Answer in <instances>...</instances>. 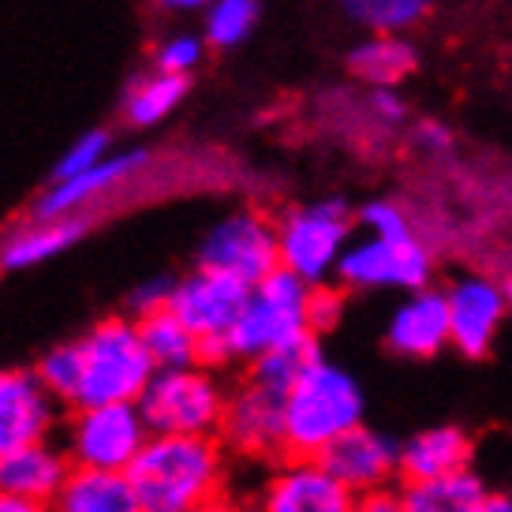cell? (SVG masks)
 I'll list each match as a JSON object with an SVG mask.
<instances>
[{
  "mask_svg": "<svg viewBox=\"0 0 512 512\" xmlns=\"http://www.w3.org/2000/svg\"><path fill=\"white\" fill-rule=\"evenodd\" d=\"M389 348L397 356L427 359L449 344V299L441 292H415L404 307H397L389 333Z\"/></svg>",
  "mask_w": 512,
  "mask_h": 512,
  "instance_id": "ac0fdd59",
  "label": "cell"
},
{
  "mask_svg": "<svg viewBox=\"0 0 512 512\" xmlns=\"http://www.w3.org/2000/svg\"><path fill=\"white\" fill-rule=\"evenodd\" d=\"M228 389L214 370L199 367L157 370L154 382L139 397L150 434H176V438H217L225 419Z\"/></svg>",
  "mask_w": 512,
  "mask_h": 512,
  "instance_id": "5b68a950",
  "label": "cell"
},
{
  "mask_svg": "<svg viewBox=\"0 0 512 512\" xmlns=\"http://www.w3.org/2000/svg\"><path fill=\"white\" fill-rule=\"evenodd\" d=\"M199 60H202V42L195 34H172L169 42H161L154 53L157 72L180 75V79H187V72H195Z\"/></svg>",
  "mask_w": 512,
  "mask_h": 512,
  "instance_id": "f546056e",
  "label": "cell"
},
{
  "mask_svg": "<svg viewBox=\"0 0 512 512\" xmlns=\"http://www.w3.org/2000/svg\"><path fill=\"white\" fill-rule=\"evenodd\" d=\"M34 370L53 400L72 412L94 404H139L157 374L135 318H101L79 341L53 344Z\"/></svg>",
  "mask_w": 512,
  "mask_h": 512,
  "instance_id": "6da1fadb",
  "label": "cell"
},
{
  "mask_svg": "<svg viewBox=\"0 0 512 512\" xmlns=\"http://www.w3.org/2000/svg\"><path fill=\"white\" fill-rule=\"evenodd\" d=\"M415 143L419 146H427V150H434V154H445L449 146H453V139H449V131L441 128V124H419L415 128Z\"/></svg>",
  "mask_w": 512,
  "mask_h": 512,
  "instance_id": "e575fe53",
  "label": "cell"
},
{
  "mask_svg": "<svg viewBox=\"0 0 512 512\" xmlns=\"http://www.w3.org/2000/svg\"><path fill=\"white\" fill-rule=\"evenodd\" d=\"M344 285L356 288H419L430 277V258L419 240H378L370 236L352 243L337 266Z\"/></svg>",
  "mask_w": 512,
  "mask_h": 512,
  "instance_id": "4fadbf2b",
  "label": "cell"
},
{
  "mask_svg": "<svg viewBox=\"0 0 512 512\" xmlns=\"http://www.w3.org/2000/svg\"><path fill=\"white\" fill-rule=\"evenodd\" d=\"M109 157V135L105 131H86L83 139H75L64 157L57 161V169H53V184L57 180H72V176H83V172L98 169L101 161Z\"/></svg>",
  "mask_w": 512,
  "mask_h": 512,
  "instance_id": "f1b7e54d",
  "label": "cell"
},
{
  "mask_svg": "<svg viewBox=\"0 0 512 512\" xmlns=\"http://www.w3.org/2000/svg\"><path fill=\"white\" fill-rule=\"evenodd\" d=\"M479 512H512V501L501 494H486V501L479 505Z\"/></svg>",
  "mask_w": 512,
  "mask_h": 512,
  "instance_id": "f35d334b",
  "label": "cell"
},
{
  "mask_svg": "<svg viewBox=\"0 0 512 512\" xmlns=\"http://www.w3.org/2000/svg\"><path fill=\"white\" fill-rule=\"evenodd\" d=\"M49 512H143L128 475L75 468Z\"/></svg>",
  "mask_w": 512,
  "mask_h": 512,
  "instance_id": "44dd1931",
  "label": "cell"
},
{
  "mask_svg": "<svg viewBox=\"0 0 512 512\" xmlns=\"http://www.w3.org/2000/svg\"><path fill=\"white\" fill-rule=\"evenodd\" d=\"M199 270L236 277L247 288L281 270V243L277 228L255 210H240L217 221L199 243Z\"/></svg>",
  "mask_w": 512,
  "mask_h": 512,
  "instance_id": "ba28073f",
  "label": "cell"
},
{
  "mask_svg": "<svg viewBox=\"0 0 512 512\" xmlns=\"http://www.w3.org/2000/svg\"><path fill=\"white\" fill-rule=\"evenodd\" d=\"M90 217H57V221H38L30 217L27 225H15L0 236V270H30L42 266L60 251H68L86 236Z\"/></svg>",
  "mask_w": 512,
  "mask_h": 512,
  "instance_id": "d6986e66",
  "label": "cell"
},
{
  "mask_svg": "<svg viewBox=\"0 0 512 512\" xmlns=\"http://www.w3.org/2000/svg\"><path fill=\"white\" fill-rule=\"evenodd\" d=\"M337 307H341V299L333 296V292H322V288H314V299H311V329L333 326V318H337Z\"/></svg>",
  "mask_w": 512,
  "mask_h": 512,
  "instance_id": "836d02e7",
  "label": "cell"
},
{
  "mask_svg": "<svg viewBox=\"0 0 512 512\" xmlns=\"http://www.w3.org/2000/svg\"><path fill=\"white\" fill-rule=\"evenodd\" d=\"M352 512H408V509H404V494H393V490H370V494H359L356 509Z\"/></svg>",
  "mask_w": 512,
  "mask_h": 512,
  "instance_id": "d6a6232c",
  "label": "cell"
},
{
  "mask_svg": "<svg viewBox=\"0 0 512 512\" xmlns=\"http://www.w3.org/2000/svg\"><path fill=\"white\" fill-rule=\"evenodd\" d=\"M146 165V150H131V154H109L98 169L72 176V180H57L49 184L34 202V214L38 221H57V217H83V210L90 202L105 199L109 191L131 180L135 172Z\"/></svg>",
  "mask_w": 512,
  "mask_h": 512,
  "instance_id": "9a60e30c",
  "label": "cell"
},
{
  "mask_svg": "<svg viewBox=\"0 0 512 512\" xmlns=\"http://www.w3.org/2000/svg\"><path fill=\"white\" fill-rule=\"evenodd\" d=\"M172 288H176V277H146L143 285L131 288L128 307H131V314H135V322H139V318H146V314L169 311Z\"/></svg>",
  "mask_w": 512,
  "mask_h": 512,
  "instance_id": "4dcf8cb0",
  "label": "cell"
},
{
  "mask_svg": "<svg viewBox=\"0 0 512 512\" xmlns=\"http://www.w3.org/2000/svg\"><path fill=\"white\" fill-rule=\"evenodd\" d=\"M221 445L243 456L285 453V393L247 382L228 393L225 419H221Z\"/></svg>",
  "mask_w": 512,
  "mask_h": 512,
  "instance_id": "8fae6325",
  "label": "cell"
},
{
  "mask_svg": "<svg viewBox=\"0 0 512 512\" xmlns=\"http://www.w3.org/2000/svg\"><path fill=\"white\" fill-rule=\"evenodd\" d=\"M370 109L382 116V120H393V124L404 116V105H400V98H397V94H389V90H378V94L370 98Z\"/></svg>",
  "mask_w": 512,
  "mask_h": 512,
  "instance_id": "d590c367",
  "label": "cell"
},
{
  "mask_svg": "<svg viewBox=\"0 0 512 512\" xmlns=\"http://www.w3.org/2000/svg\"><path fill=\"white\" fill-rule=\"evenodd\" d=\"M348 64H352V72H356L359 79L389 86V83H397V79H404V75L412 72L415 53H412V45L393 42V38H378V42L359 45Z\"/></svg>",
  "mask_w": 512,
  "mask_h": 512,
  "instance_id": "484cf974",
  "label": "cell"
},
{
  "mask_svg": "<svg viewBox=\"0 0 512 512\" xmlns=\"http://www.w3.org/2000/svg\"><path fill=\"white\" fill-rule=\"evenodd\" d=\"M139 333H143L146 352H150L157 370H180V367H199L202 363L199 337L172 311H157L139 318Z\"/></svg>",
  "mask_w": 512,
  "mask_h": 512,
  "instance_id": "7402d4cb",
  "label": "cell"
},
{
  "mask_svg": "<svg viewBox=\"0 0 512 512\" xmlns=\"http://www.w3.org/2000/svg\"><path fill=\"white\" fill-rule=\"evenodd\" d=\"M72 460L57 441H38L19 453L0 460V490H8L15 498H27L34 505H53L72 475Z\"/></svg>",
  "mask_w": 512,
  "mask_h": 512,
  "instance_id": "e0dca14e",
  "label": "cell"
},
{
  "mask_svg": "<svg viewBox=\"0 0 512 512\" xmlns=\"http://www.w3.org/2000/svg\"><path fill=\"white\" fill-rule=\"evenodd\" d=\"M348 240V210L344 202H314L288 214L277 228L281 243V270L296 273L299 281L318 288L341 266Z\"/></svg>",
  "mask_w": 512,
  "mask_h": 512,
  "instance_id": "9c48e42d",
  "label": "cell"
},
{
  "mask_svg": "<svg viewBox=\"0 0 512 512\" xmlns=\"http://www.w3.org/2000/svg\"><path fill=\"white\" fill-rule=\"evenodd\" d=\"M172 12H195V8H214L217 0H161Z\"/></svg>",
  "mask_w": 512,
  "mask_h": 512,
  "instance_id": "74e56055",
  "label": "cell"
},
{
  "mask_svg": "<svg viewBox=\"0 0 512 512\" xmlns=\"http://www.w3.org/2000/svg\"><path fill=\"white\" fill-rule=\"evenodd\" d=\"M445 299H449V341L471 359L486 356L505 314V292L483 277H464L449 288Z\"/></svg>",
  "mask_w": 512,
  "mask_h": 512,
  "instance_id": "2e32d148",
  "label": "cell"
},
{
  "mask_svg": "<svg viewBox=\"0 0 512 512\" xmlns=\"http://www.w3.org/2000/svg\"><path fill=\"white\" fill-rule=\"evenodd\" d=\"M184 94H187V79L154 72V75H146V79H139V83L128 90L124 113H128V120L135 128H150V124H161V120L184 101Z\"/></svg>",
  "mask_w": 512,
  "mask_h": 512,
  "instance_id": "cb8c5ba5",
  "label": "cell"
},
{
  "mask_svg": "<svg viewBox=\"0 0 512 512\" xmlns=\"http://www.w3.org/2000/svg\"><path fill=\"white\" fill-rule=\"evenodd\" d=\"M311 299L314 288L288 270H277L266 281H258L251 288L247 303H243L232 333H228L225 363H232V359L255 363L258 356H266L273 348H285V344H296L303 337H314Z\"/></svg>",
  "mask_w": 512,
  "mask_h": 512,
  "instance_id": "277c9868",
  "label": "cell"
},
{
  "mask_svg": "<svg viewBox=\"0 0 512 512\" xmlns=\"http://www.w3.org/2000/svg\"><path fill=\"white\" fill-rule=\"evenodd\" d=\"M258 19V4L255 0H217L214 8L206 12V42L210 45H228L243 42Z\"/></svg>",
  "mask_w": 512,
  "mask_h": 512,
  "instance_id": "4316f807",
  "label": "cell"
},
{
  "mask_svg": "<svg viewBox=\"0 0 512 512\" xmlns=\"http://www.w3.org/2000/svg\"><path fill=\"white\" fill-rule=\"evenodd\" d=\"M191 512H240L232 501L221 494V498H214V501H206V505H199V509H191Z\"/></svg>",
  "mask_w": 512,
  "mask_h": 512,
  "instance_id": "ab89813d",
  "label": "cell"
},
{
  "mask_svg": "<svg viewBox=\"0 0 512 512\" xmlns=\"http://www.w3.org/2000/svg\"><path fill=\"white\" fill-rule=\"evenodd\" d=\"M505 299H509V303H512V281H509V292H505Z\"/></svg>",
  "mask_w": 512,
  "mask_h": 512,
  "instance_id": "60d3db41",
  "label": "cell"
},
{
  "mask_svg": "<svg viewBox=\"0 0 512 512\" xmlns=\"http://www.w3.org/2000/svg\"><path fill=\"white\" fill-rule=\"evenodd\" d=\"M483 501L486 490L471 471L404 486V509L408 512H479Z\"/></svg>",
  "mask_w": 512,
  "mask_h": 512,
  "instance_id": "603a6c76",
  "label": "cell"
},
{
  "mask_svg": "<svg viewBox=\"0 0 512 512\" xmlns=\"http://www.w3.org/2000/svg\"><path fill=\"white\" fill-rule=\"evenodd\" d=\"M344 12L378 30H400L430 8V0H341Z\"/></svg>",
  "mask_w": 512,
  "mask_h": 512,
  "instance_id": "83f0119b",
  "label": "cell"
},
{
  "mask_svg": "<svg viewBox=\"0 0 512 512\" xmlns=\"http://www.w3.org/2000/svg\"><path fill=\"white\" fill-rule=\"evenodd\" d=\"M143 512H191L225 490L221 438L154 434L128 471Z\"/></svg>",
  "mask_w": 512,
  "mask_h": 512,
  "instance_id": "7a4b0ae2",
  "label": "cell"
},
{
  "mask_svg": "<svg viewBox=\"0 0 512 512\" xmlns=\"http://www.w3.org/2000/svg\"><path fill=\"white\" fill-rule=\"evenodd\" d=\"M356 427H363V389L348 370L318 356L285 397V453L318 460Z\"/></svg>",
  "mask_w": 512,
  "mask_h": 512,
  "instance_id": "3957f363",
  "label": "cell"
},
{
  "mask_svg": "<svg viewBox=\"0 0 512 512\" xmlns=\"http://www.w3.org/2000/svg\"><path fill=\"white\" fill-rule=\"evenodd\" d=\"M154 438L139 404H94L75 408L64 423V453L72 468L128 475L146 441Z\"/></svg>",
  "mask_w": 512,
  "mask_h": 512,
  "instance_id": "8992f818",
  "label": "cell"
},
{
  "mask_svg": "<svg viewBox=\"0 0 512 512\" xmlns=\"http://www.w3.org/2000/svg\"><path fill=\"white\" fill-rule=\"evenodd\" d=\"M0 512H49L45 505H34L27 498H15L8 490H0Z\"/></svg>",
  "mask_w": 512,
  "mask_h": 512,
  "instance_id": "8d00e7d4",
  "label": "cell"
},
{
  "mask_svg": "<svg viewBox=\"0 0 512 512\" xmlns=\"http://www.w3.org/2000/svg\"><path fill=\"white\" fill-rule=\"evenodd\" d=\"M471 441L464 430L434 427L423 430L400 445V475L408 483H430V479H449L468 471Z\"/></svg>",
  "mask_w": 512,
  "mask_h": 512,
  "instance_id": "ffe728a7",
  "label": "cell"
},
{
  "mask_svg": "<svg viewBox=\"0 0 512 512\" xmlns=\"http://www.w3.org/2000/svg\"><path fill=\"white\" fill-rule=\"evenodd\" d=\"M60 404L42 385L38 370L0 367V460L27 445L49 441Z\"/></svg>",
  "mask_w": 512,
  "mask_h": 512,
  "instance_id": "30bf717a",
  "label": "cell"
},
{
  "mask_svg": "<svg viewBox=\"0 0 512 512\" xmlns=\"http://www.w3.org/2000/svg\"><path fill=\"white\" fill-rule=\"evenodd\" d=\"M247 296H251V288L243 281L214 270H191L187 277L176 281L169 311L199 337L206 367L225 363V341L236 326V318H240Z\"/></svg>",
  "mask_w": 512,
  "mask_h": 512,
  "instance_id": "52a82bcc",
  "label": "cell"
},
{
  "mask_svg": "<svg viewBox=\"0 0 512 512\" xmlns=\"http://www.w3.org/2000/svg\"><path fill=\"white\" fill-rule=\"evenodd\" d=\"M322 468L348 486L352 494H370V490H385V483L400 471V445L378 434L370 427H356L341 434L329 445L326 453L318 456Z\"/></svg>",
  "mask_w": 512,
  "mask_h": 512,
  "instance_id": "5bb4252c",
  "label": "cell"
},
{
  "mask_svg": "<svg viewBox=\"0 0 512 512\" xmlns=\"http://www.w3.org/2000/svg\"><path fill=\"white\" fill-rule=\"evenodd\" d=\"M356 494L341 486L322 460L288 456L281 468L270 471L258 494V512H352Z\"/></svg>",
  "mask_w": 512,
  "mask_h": 512,
  "instance_id": "7c38bea8",
  "label": "cell"
},
{
  "mask_svg": "<svg viewBox=\"0 0 512 512\" xmlns=\"http://www.w3.org/2000/svg\"><path fill=\"white\" fill-rule=\"evenodd\" d=\"M318 356H322V352H318V341H314V337H303V341H296V344H285V348H273L266 356H258L255 363H251V374H247V378L288 397V389L303 378V370L311 367Z\"/></svg>",
  "mask_w": 512,
  "mask_h": 512,
  "instance_id": "d4e9b609",
  "label": "cell"
},
{
  "mask_svg": "<svg viewBox=\"0 0 512 512\" xmlns=\"http://www.w3.org/2000/svg\"><path fill=\"white\" fill-rule=\"evenodd\" d=\"M363 225L378 236V240H412V228H408V221H404V214H400L393 202H370V206H363Z\"/></svg>",
  "mask_w": 512,
  "mask_h": 512,
  "instance_id": "1f68e13d",
  "label": "cell"
}]
</instances>
